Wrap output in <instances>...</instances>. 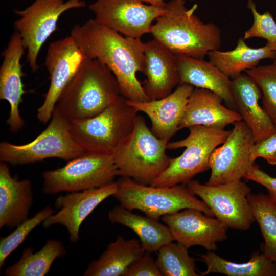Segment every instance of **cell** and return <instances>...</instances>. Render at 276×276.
I'll return each mask as SVG.
<instances>
[{"label": "cell", "mask_w": 276, "mask_h": 276, "mask_svg": "<svg viewBox=\"0 0 276 276\" xmlns=\"http://www.w3.org/2000/svg\"><path fill=\"white\" fill-rule=\"evenodd\" d=\"M121 95L108 67L97 59L87 58L61 93L55 108L71 122L98 114Z\"/></svg>", "instance_id": "3957f363"}, {"label": "cell", "mask_w": 276, "mask_h": 276, "mask_svg": "<svg viewBox=\"0 0 276 276\" xmlns=\"http://www.w3.org/2000/svg\"><path fill=\"white\" fill-rule=\"evenodd\" d=\"M248 199L264 239L261 250L276 263V204L261 193H251Z\"/></svg>", "instance_id": "f1b7e54d"}, {"label": "cell", "mask_w": 276, "mask_h": 276, "mask_svg": "<svg viewBox=\"0 0 276 276\" xmlns=\"http://www.w3.org/2000/svg\"><path fill=\"white\" fill-rule=\"evenodd\" d=\"M259 87L263 108L276 127V59L272 63L246 70Z\"/></svg>", "instance_id": "4dcf8cb0"}, {"label": "cell", "mask_w": 276, "mask_h": 276, "mask_svg": "<svg viewBox=\"0 0 276 276\" xmlns=\"http://www.w3.org/2000/svg\"><path fill=\"white\" fill-rule=\"evenodd\" d=\"M85 6L84 0H35L23 10H14L19 17L14 27L27 50V61L33 72L38 69L37 59L41 48L57 30L60 16L69 10Z\"/></svg>", "instance_id": "30bf717a"}, {"label": "cell", "mask_w": 276, "mask_h": 276, "mask_svg": "<svg viewBox=\"0 0 276 276\" xmlns=\"http://www.w3.org/2000/svg\"><path fill=\"white\" fill-rule=\"evenodd\" d=\"M247 6L254 17L250 28L244 33V39L260 37L267 40V45L276 52V22L269 11L259 13L253 0H248Z\"/></svg>", "instance_id": "d6a6232c"}, {"label": "cell", "mask_w": 276, "mask_h": 276, "mask_svg": "<svg viewBox=\"0 0 276 276\" xmlns=\"http://www.w3.org/2000/svg\"><path fill=\"white\" fill-rule=\"evenodd\" d=\"M32 185L12 176L7 163H0V228H12L28 219L33 204Z\"/></svg>", "instance_id": "7402d4cb"}, {"label": "cell", "mask_w": 276, "mask_h": 276, "mask_svg": "<svg viewBox=\"0 0 276 276\" xmlns=\"http://www.w3.org/2000/svg\"><path fill=\"white\" fill-rule=\"evenodd\" d=\"M195 87L188 84H179L168 96L157 100L128 103L138 112L146 114L151 123V130L158 139H170L179 130L188 99Z\"/></svg>", "instance_id": "ac0fdd59"}, {"label": "cell", "mask_w": 276, "mask_h": 276, "mask_svg": "<svg viewBox=\"0 0 276 276\" xmlns=\"http://www.w3.org/2000/svg\"><path fill=\"white\" fill-rule=\"evenodd\" d=\"M142 2H146L150 5H163L165 4L164 0H140ZM189 1H193V0H189Z\"/></svg>", "instance_id": "8d00e7d4"}, {"label": "cell", "mask_w": 276, "mask_h": 276, "mask_svg": "<svg viewBox=\"0 0 276 276\" xmlns=\"http://www.w3.org/2000/svg\"><path fill=\"white\" fill-rule=\"evenodd\" d=\"M162 276H198L195 259L188 253V248L173 241L163 245L157 251L155 260Z\"/></svg>", "instance_id": "f546056e"}, {"label": "cell", "mask_w": 276, "mask_h": 276, "mask_svg": "<svg viewBox=\"0 0 276 276\" xmlns=\"http://www.w3.org/2000/svg\"><path fill=\"white\" fill-rule=\"evenodd\" d=\"M161 219L169 228L173 241L187 248L198 245L214 251L218 243L227 238L226 226L196 209H185Z\"/></svg>", "instance_id": "9a60e30c"}, {"label": "cell", "mask_w": 276, "mask_h": 276, "mask_svg": "<svg viewBox=\"0 0 276 276\" xmlns=\"http://www.w3.org/2000/svg\"><path fill=\"white\" fill-rule=\"evenodd\" d=\"M229 135L211 154V175L207 185L213 186L241 180L254 166L250 150L256 142L250 129L243 120L234 124Z\"/></svg>", "instance_id": "7c38bea8"}, {"label": "cell", "mask_w": 276, "mask_h": 276, "mask_svg": "<svg viewBox=\"0 0 276 276\" xmlns=\"http://www.w3.org/2000/svg\"><path fill=\"white\" fill-rule=\"evenodd\" d=\"M146 252L140 240L119 236L96 260L91 261L84 276H124L129 266Z\"/></svg>", "instance_id": "cb8c5ba5"}, {"label": "cell", "mask_w": 276, "mask_h": 276, "mask_svg": "<svg viewBox=\"0 0 276 276\" xmlns=\"http://www.w3.org/2000/svg\"><path fill=\"white\" fill-rule=\"evenodd\" d=\"M189 135L184 139L169 142L168 149L185 147L183 153L172 158L167 169L150 184L154 187H172L187 184L197 174L209 168L212 153L226 140L231 130L215 129L201 125L188 128Z\"/></svg>", "instance_id": "52a82bcc"}, {"label": "cell", "mask_w": 276, "mask_h": 276, "mask_svg": "<svg viewBox=\"0 0 276 276\" xmlns=\"http://www.w3.org/2000/svg\"><path fill=\"white\" fill-rule=\"evenodd\" d=\"M179 85L188 84L209 90L219 96L226 106L236 111L232 93V80L212 62L203 59L177 55Z\"/></svg>", "instance_id": "603a6c76"}, {"label": "cell", "mask_w": 276, "mask_h": 276, "mask_svg": "<svg viewBox=\"0 0 276 276\" xmlns=\"http://www.w3.org/2000/svg\"><path fill=\"white\" fill-rule=\"evenodd\" d=\"M116 182L106 186L59 195L55 206L58 210L43 222L45 228L60 224L64 226L73 243L79 240L80 226L84 220L102 201L114 195L117 190Z\"/></svg>", "instance_id": "2e32d148"}, {"label": "cell", "mask_w": 276, "mask_h": 276, "mask_svg": "<svg viewBox=\"0 0 276 276\" xmlns=\"http://www.w3.org/2000/svg\"><path fill=\"white\" fill-rule=\"evenodd\" d=\"M19 34L15 31L6 48L2 52L3 60L0 67V99L8 102L10 112L6 123L9 130L16 132L25 125L19 111L24 90V76L21 59L25 51Z\"/></svg>", "instance_id": "e0dca14e"}, {"label": "cell", "mask_w": 276, "mask_h": 276, "mask_svg": "<svg viewBox=\"0 0 276 276\" xmlns=\"http://www.w3.org/2000/svg\"><path fill=\"white\" fill-rule=\"evenodd\" d=\"M119 171L112 154L86 152L64 166L42 173L46 194L99 188L114 182Z\"/></svg>", "instance_id": "9c48e42d"}, {"label": "cell", "mask_w": 276, "mask_h": 276, "mask_svg": "<svg viewBox=\"0 0 276 276\" xmlns=\"http://www.w3.org/2000/svg\"><path fill=\"white\" fill-rule=\"evenodd\" d=\"M70 35L86 57L98 59L111 71L122 96L135 102L151 100L136 77L145 67V42L141 38L124 36L95 19L75 25Z\"/></svg>", "instance_id": "6da1fadb"}, {"label": "cell", "mask_w": 276, "mask_h": 276, "mask_svg": "<svg viewBox=\"0 0 276 276\" xmlns=\"http://www.w3.org/2000/svg\"><path fill=\"white\" fill-rule=\"evenodd\" d=\"M232 93L236 111L251 130L256 142L276 131V127L259 101L261 90L247 74L232 79Z\"/></svg>", "instance_id": "44dd1931"}, {"label": "cell", "mask_w": 276, "mask_h": 276, "mask_svg": "<svg viewBox=\"0 0 276 276\" xmlns=\"http://www.w3.org/2000/svg\"><path fill=\"white\" fill-rule=\"evenodd\" d=\"M86 153L73 138L70 122L55 107L45 129L32 141L16 145L0 143V161L12 165H25L49 158L70 160Z\"/></svg>", "instance_id": "ba28073f"}, {"label": "cell", "mask_w": 276, "mask_h": 276, "mask_svg": "<svg viewBox=\"0 0 276 276\" xmlns=\"http://www.w3.org/2000/svg\"><path fill=\"white\" fill-rule=\"evenodd\" d=\"M137 113L121 95L98 114L70 122V131L86 152L112 154L132 130Z\"/></svg>", "instance_id": "8992f818"}, {"label": "cell", "mask_w": 276, "mask_h": 276, "mask_svg": "<svg viewBox=\"0 0 276 276\" xmlns=\"http://www.w3.org/2000/svg\"><path fill=\"white\" fill-rule=\"evenodd\" d=\"M53 213V209L49 205L47 206L17 226L9 235L1 238V268L8 257L24 241L31 232Z\"/></svg>", "instance_id": "1f68e13d"}, {"label": "cell", "mask_w": 276, "mask_h": 276, "mask_svg": "<svg viewBox=\"0 0 276 276\" xmlns=\"http://www.w3.org/2000/svg\"><path fill=\"white\" fill-rule=\"evenodd\" d=\"M223 100L212 91L195 88L190 95L179 130L194 125L223 129L242 120L236 110L224 106Z\"/></svg>", "instance_id": "ffe728a7"}, {"label": "cell", "mask_w": 276, "mask_h": 276, "mask_svg": "<svg viewBox=\"0 0 276 276\" xmlns=\"http://www.w3.org/2000/svg\"><path fill=\"white\" fill-rule=\"evenodd\" d=\"M210 61L233 79L243 71L256 66L264 59H276V52L267 45L252 48L247 45L243 37L239 39L235 48L228 51H211L208 54Z\"/></svg>", "instance_id": "484cf974"}, {"label": "cell", "mask_w": 276, "mask_h": 276, "mask_svg": "<svg viewBox=\"0 0 276 276\" xmlns=\"http://www.w3.org/2000/svg\"><path fill=\"white\" fill-rule=\"evenodd\" d=\"M66 252L63 243L57 240H48L36 252L33 248L24 249L19 260L4 271L6 276H44L50 270L54 261Z\"/></svg>", "instance_id": "83f0119b"}, {"label": "cell", "mask_w": 276, "mask_h": 276, "mask_svg": "<svg viewBox=\"0 0 276 276\" xmlns=\"http://www.w3.org/2000/svg\"><path fill=\"white\" fill-rule=\"evenodd\" d=\"M199 259L206 266L200 276L220 273L228 276H276V263L264 253L254 252L249 261L237 263L228 261L213 251L198 254Z\"/></svg>", "instance_id": "4316f807"}, {"label": "cell", "mask_w": 276, "mask_h": 276, "mask_svg": "<svg viewBox=\"0 0 276 276\" xmlns=\"http://www.w3.org/2000/svg\"><path fill=\"white\" fill-rule=\"evenodd\" d=\"M244 178L264 186L270 199L276 204V177L270 176L255 164Z\"/></svg>", "instance_id": "d590c367"}, {"label": "cell", "mask_w": 276, "mask_h": 276, "mask_svg": "<svg viewBox=\"0 0 276 276\" xmlns=\"http://www.w3.org/2000/svg\"><path fill=\"white\" fill-rule=\"evenodd\" d=\"M108 218L112 223L124 225L133 231L147 252H157L163 245L173 241L166 225L146 215L133 213L121 205L111 209Z\"/></svg>", "instance_id": "d4e9b609"}, {"label": "cell", "mask_w": 276, "mask_h": 276, "mask_svg": "<svg viewBox=\"0 0 276 276\" xmlns=\"http://www.w3.org/2000/svg\"><path fill=\"white\" fill-rule=\"evenodd\" d=\"M144 54L145 93L150 100L168 96L179 85L177 55L155 39L145 42Z\"/></svg>", "instance_id": "d6986e66"}, {"label": "cell", "mask_w": 276, "mask_h": 276, "mask_svg": "<svg viewBox=\"0 0 276 276\" xmlns=\"http://www.w3.org/2000/svg\"><path fill=\"white\" fill-rule=\"evenodd\" d=\"M186 185L228 228L247 231L256 221L248 199L251 189L241 180L209 186L192 179Z\"/></svg>", "instance_id": "8fae6325"}, {"label": "cell", "mask_w": 276, "mask_h": 276, "mask_svg": "<svg viewBox=\"0 0 276 276\" xmlns=\"http://www.w3.org/2000/svg\"><path fill=\"white\" fill-rule=\"evenodd\" d=\"M113 196L120 205L132 211L139 210L146 216L159 220L165 215L187 208H193L213 217L209 207L198 199L186 184L172 187H154L121 177L116 181Z\"/></svg>", "instance_id": "5b68a950"}, {"label": "cell", "mask_w": 276, "mask_h": 276, "mask_svg": "<svg viewBox=\"0 0 276 276\" xmlns=\"http://www.w3.org/2000/svg\"><path fill=\"white\" fill-rule=\"evenodd\" d=\"M165 3L153 5L140 0H96L89 9L100 24L124 36L141 38L150 33L152 23L164 12Z\"/></svg>", "instance_id": "4fadbf2b"}, {"label": "cell", "mask_w": 276, "mask_h": 276, "mask_svg": "<svg viewBox=\"0 0 276 276\" xmlns=\"http://www.w3.org/2000/svg\"><path fill=\"white\" fill-rule=\"evenodd\" d=\"M197 8L195 4L188 8L186 0L165 3L150 33L176 55L203 59L209 52L220 48L221 33L216 25L204 23L195 14Z\"/></svg>", "instance_id": "7a4b0ae2"}, {"label": "cell", "mask_w": 276, "mask_h": 276, "mask_svg": "<svg viewBox=\"0 0 276 276\" xmlns=\"http://www.w3.org/2000/svg\"><path fill=\"white\" fill-rule=\"evenodd\" d=\"M70 35L51 42L44 65L50 74V84L37 118L42 123L51 118L61 93L87 58Z\"/></svg>", "instance_id": "5bb4252c"}, {"label": "cell", "mask_w": 276, "mask_h": 276, "mask_svg": "<svg viewBox=\"0 0 276 276\" xmlns=\"http://www.w3.org/2000/svg\"><path fill=\"white\" fill-rule=\"evenodd\" d=\"M259 157L270 164L276 165V131L272 134L256 142L250 150V158L255 162Z\"/></svg>", "instance_id": "836d02e7"}, {"label": "cell", "mask_w": 276, "mask_h": 276, "mask_svg": "<svg viewBox=\"0 0 276 276\" xmlns=\"http://www.w3.org/2000/svg\"><path fill=\"white\" fill-rule=\"evenodd\" d=\"M124 276H162L151 253L146 251L127 268Z\"/></svg>", "instance_id": "e575fe53"}, {"label": "cell", "mask_w": 276, "mask_h": 276, "mask_svg": "<svg viewBox=\"0 0 276 276\" xmlns=\"http://www.w3.org/2000/svg\"><path fill=\"white\" fill-rule=\"evenodd\" d=\"M170 140L157 137L138 114L132 130L112 154L119 176L150 185L171 163L166 152Z\"/></svg>", "instance_id": "277c9868"}]
</instances>
